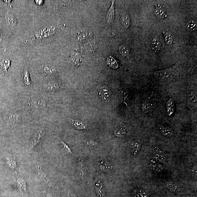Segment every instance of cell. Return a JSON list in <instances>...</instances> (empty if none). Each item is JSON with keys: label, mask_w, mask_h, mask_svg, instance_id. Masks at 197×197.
<instances>
[{"label": "cell", "mask_w": 197, "mask_h": 197, "mask_svg": "<svg viewBox=\"0 0 197 197\" xmlns=\"http://www.w3.org/2000/svg\"><path fill=\"white\" fill-rule=\"evenodd\" d=\"M57 29V27L54 26L42 28L36 31L28 40L26 41L25 44H34L49 39L55 33Z\"/></svg>", "instance_id": "1"}, {"label": "cell", "mask_w": 197, "mask_h": 197, "mask_svg": "<svg viewBox=\"0 0 197 197\" xmlns=\"http://www.w3.org/2000/svg\"><path fill=\"white\" fill-rule=\"evenodd\" d=\"M178 65V62L173 67L164 70L156 71L154 72V75L163 82H169L172 80L173 76L175 73Z\"/></svg>", "instance_id": "2"}, {"label": "cell", "mask_w": 197, "mask_h": 197, "mask_svg": "<svg viewBox=\"0 0 197 197\" xmlns=\"http://www.w3.org/2000/svg\"><path fill=\"white\" fill-rule=\"evenodd\" d=\"M28 105L31 108L39 110L47 107L45 100L42 99L31 97L28 99Z\"/></svg>", "instance_id": "3"}, {"label": "cell", "mask_w": 197, "mask_h": 197, "mask_svg": "<svg viewBox=\"0 0 197 197\" xmlns=\"http://www.w3.org/2000/svg\"><path fill=\"white\" fill-rule=\"evenodd\" d=\"M44 130L41 129L38 131L34 135L31 140L29 145V150H31L40 142L44 135Z\"/></svg>", "instance_id": "4"}, {"label": "cell", "mask_w": 197, "mask_h": 197, "mask_svg": "<svg viewBox=\"0 0 197 197\" xmlns=\"http://www.w3.org/2000/svg\"><path fill=\"white\" fill-rule=\"evenodd\" d=\"M99 95L102 100L105 102H110L112 99V92L106 87H102L99 89Z\"/></svg>", "instance_id": "5"}, {"label": "cell", "mask_w": 197, "mask_h": 197, "mask_svg": "<svg viewBox=\"0 0 197 197\" xmlns=\"http://www.w3.org/2000/svg\"><path fill=\"white\" fill-rule=\"evenodd\" d=\"M187 104L190 110H193L197 107V94L195 91H192L188 94Z\"/></svg>", "instance_id": "6"}, {"label": "cell", "mask_w": 197, "mask_h": 197, "mask_svg": "<svg viewBox=\"0 0 197 197\" xmlns=\"http://www.w3.org/2000/svg\"><path fill=\"white\" fill-rule=\"evenodd\" d=\"M18 187L20 190L23 196L28 197L27 186L25 180L21 178H18L17 180Z\"/></svg>", "instance_id": "7"}, {"label": "cell", "mask_w": 197, "mask_h": 197, "mask_svg": "<svg viewBox=\"0 0 197 197\" xmlns=\"http://www.w3.org/2000/svg\"><path fill=\"white\" fill-rule=\"evenodd\" d=\"M99 165L101 169L105 172L112 173L114 170V168L108 162L105 160L101 159L98 162Z\"/></svg>", "instance_id": "8"}, {"label": "cell", "mask_w": 197, "mask_h": 197, "mask_svg": "<svg viewBox=\"0 0 197 197\" xmlns=\"http://www.w3.org/2000/svg\"><path fill=\"white\" fill-rule=\"evenodd\" d=\"M154 14L157 17L161 19L167 17V13L164 8L160 5H157L154 10Z\"/></svg>", "instance_id": "9"}, {"label": "cell", "mask_w": 197, "mask_h": 197, "mask_svg": "<svg viewBox=\"0 0 197 197\" xmlns=\"http://www.w3.org/2000/svg\"><path fill=\"white\" fill-rule=\"evenodd\" d=\"M10 59H2L0 62V69L1 72L3 74H4L7 72L10 65Z\"/></svg>", "instance_id": "10"}, {"label": "cell", "mask_w": 197, "mask_h": 197, "mask_svg": "<svg viewBox=\"0 0 197 197\" xmlns=\"http://www.w3.org/2000/svg\"><path fill=\"white\" fill-rule=\"evenodd\" d=\"M6 160L7 165L11 169L15 170L17 168V163L15 159L12 155L9 154L6 156Z\"/></svg>", "instance_id": "11"}, {"label": "cell", "mask_w": 197, "mask_h": 197, "mask_svg": "<svg viewBox=\"0 0 197 197\" xmlns=\"http://www.w3.org/2000/svg\"><path fill=\"white\" fill-rule=\"evenodd\" d=\"M40 70L41 73L44 75H50L55 73L56 69L54 68L51 67L47 65H43L40 66Z\"/></svg>", "instance_id": "12"}, {"label": "cell", "mask_w": 197, "mask_h": 197, "mask_svg": "<svg viewBox=\"0 0 197 197\" xmlns=\"http://www.w3.org/2000/svg\"><path fill=\"white\" fill-rule=\"evenodd\" d=\"M22 80L25 86L28 88L31 85V82L30 77L29 71L26 68H25L23 69L22 72Z\"/></svg>", "instance_id": "13"}, {"label": "cell", "mask_w": 197, "mask_h": 197, "mask_svg": "<svg viewBox=\"0 0 197 197\" xmlns=\"http://www.w3.org/2000/svg\"><path fill=\"white\" fill-rule=\"evenodd\" d=\"M5 19L8 24L12 27H14L17 25V20L12 13L10 12L6 13Z\"/></svg>", "instance_id": "14"}, {"label": "cell", "mask_w": 197, "mask_h": 197, "mask_svg": "<svg viewBox=\"0 0 197 197\" xmlns=\"http://www.w3.org/2000/svg\"><path fill=\"white\" fill-rule=\"evenodd\" d=\"M114 3L115 1H112V4L109 9L107 16V23L109 25H111L113 23L114 19Z\"/></svg>", "instance_id": "15"}, {"label": "cell", "mask_w": 197, "mask_h": 197, "mask_svg": "<svg viewBox=\"0 0 197 197\" xmlns=\"http://www.w3.org/2000/svg\"><path fill=\"white\" fill-rule=\"evenodd\" d=\"M158 128L160 133L164 136L170 137L172 135L173 132L171 129L168 127L161 125H159Z\"/></svg>", "instance_id": "16"}, {"label": "cell", "mask_w": 197, "mask_h": 197, "mask_svg": "<svg viewBox=\"0 0 197 197\" xmlns=\"http://www.w3.org/2000/svg\"><path fill=\"white\" fill-rule=\"evenodd\" d=\"M78 171L81 178L83 179L86 172V168L83 160L79 159L77 163Z\"/></svg>", "instance_id": "17"}, {"label": "cell", "mask_w": 197, "mask_h": 197, "mask_svg": "<svg viewBox=\"0 0 197 197\" xmlns=\"http://www.w3.org/2000/svg\"><path fill=\"white\" fill-rule=\"evenodd\" d=\"M10 122L12 124L22 123L25 122L24 117L19 114H14L11 115L9 117Z\"/></svg>", "instance_id": "18"}, {"label": "cell", "mask_w": 197, "mask_h": 197, "mask_svg": "<svg viewBox=\"0 0 197 197\" xmlns=\"http://www.w3.org/2000/svg\"><path fill=\"white\" fill-rule=\"evenodd\" d=\"M69 121L72 124L73 126L74 127V128L77 129L83 130L87 129V127L85 126L84 124L80 121L70 119L69 120Z\"/></svg>", "instance_id": "19"}, {"label": "cell", "mask_w": 197, "mask_h": 197, "mask_svg": "<svg viewBox=\"0 0 197 197\" xmlns=\"http://www.w3.org/2000/svg\"><path fill=\"white\" fill-rule=\"evenodd\" d=\"M152 49L155 52H159L161 45L159 40L157 37H154L152 41Z\"/></svg>", "instance_id": "20"}, {"label": "cell", "mask_w": 197, "mask_h": 197, "mask_svg": "<svg viewBox=\"0 0 197 197\" xmlns=\"http://www.w3.org/2000/svg\"><path fill=\"white\" fill-rule=\"evenodd\" d=\"M120 22L122 26L125 29H127L130 27L131 24L130 20L129 17L127 15H125L122 16Z\"/></svg>", "instance_id": "21"}, {"label": "cell", "mask_w": 197, "mask_h": 197, "mask_svg": "<svg viewBox=\"0 0 197 197\" xmlns=\"http://www.w3.org/2000/svg\"><path fill=\"white\" fill-rule=\"evenodd\" d=\"M60 84H59L49 83L44 86V89L46 90L52 91L57 89L61 87Z\"/></svg>", "instance_id": "22"}, {"label": "cell", "mask_w": 197, "mask_h": 197, "mask_svg": "<svg viewBox=\"0 0 197 197\" xmlns=\"http://www.w3.org/2000/svg\"><path fill=\"white\" fill-rule=\"evenodd\" d=\"M114 133L117 137H123L126 135V131L123 127H117L114 131Z\"/></svg>", "instance_id": "23"}, {"label": "cell", "mask_w": 197, "mask_h": 197, "mask_svg": "<svg viewBox=\"0 0 197 197\" xmlns=\"http://www.w3.org/2000/svg\"><path fill=\"white\" fill-rule=\"evenodd\" d=\"M187 29L189 30L194 31L197 29V24L196 22L193 20L188 21L187 24Z\"/></svg>", "instance_id": "24"}, {"label": "cell", "mask_w": 197, "mask_h": 197, "mask_svg": "<svg viewBox=\"0 0 197 197\" xmlns=\"http://www.w3.org/2000/svg\"><path fill=\"white\" fill-rule=\"evenodd\" d=\"M167 112L169 115H171L174 112V103L173 99H170L167 104Z\"/></svg>", "instance_id": "25"}, {"label": "cell", "mask_w": 197, "mask_h": 197, "mask_svg": "<svg viewBox=\"0 0 197 197\" xmlns=\"http://www.w3.org/2000/svg\"><path fill=\"white\" fill-rule=\"evenodd\" d=\"M107 62L110 67L116 69L118 67V65L116 61L112 57L108 58Z\"/></svg>", "instance_id": "26"}, {"label": "cell", "mask_w": 197, "mask_h": 197, "mask_svg": "<svg viewBox=\"0 0 197 197\" xmlns=\"http://www.w3.org/2000/svg\"><path fill=\"white\" fill-rule=\"evenodd\" d=\"M119 51L122 55L124 56H128L130 52L128 48L124 45H122L120 46Z\"/></svg>", "instance_id": "27"}, {"label": "cell", "mask_w": 197, "mask_h": 197, "mask_svg": "<svg viewBox=\"0 0 197 197\" xmlns=\"http://www.w3.org/2000/svg\"><path fill=\"white\" fill-rule=\"evenodd\" d=\"M150 105L149 103L145 102L143 103L142 105V110L144 113H147L149 112L150 109Z\"/></svg>", "instance_id": "28"}, {"label": "cell", "mask_w": 197, "mask_h": 197, "mask_svg": "<svg viewBox=\"0 0 197 197\" xmlns=\"http://www.w3.org/2000/svg\"><path fill=\"white\" fill-rule=\"evenodd\" d=\"M141 145V142L138 140L132 142V146L133 148L135 151L137 152L140 150Z\"/></svg>", "instance_id": "29"}, {"label": "cell", "mask_w": 197, "mask_h": 197, "mask_svg": "<svg viewBox=\"0 0 197 197\" xmlns=\"http://www.w3.org/2000/svg\"><path fill=\"white\" fill-rule=\"evenodd\" d=\"M155 155L159 159L163 160H164V155L162 152L158 148H155Z\"/></svg>", "instance_id": "30"}, {"label": "cell", "mask_w": 197, "mask_h": 197, "mask_svg": "<svg viewBox=\"0 0 197 197\" xmlns=\"http://www.w3.org/2000/svg\"><path fill=\"white\" fill-rule=\"evenodd\" d=\"M165 41L168 45H171L173 43V38L172 36L170 34H168L165 36Z\"/></svg>", "instance_id": "31"}, {"label": "cell", "mask_w": 197, "mask_h": 197, "mask_svg": "<svg viewBox=\"0 0 197 197\" xmlns=\"http://www.w3.org/2000/svg\"><path fill=\"white\" fill-rule=\"evenodd\" d=\"M62 143L63 148L65 149L66 151L68 152V153L72 154V155H74V154L73 153L72 150H71V148L67 144H66L65 142L62 141Z\"/></svg>", "instance_id": "32"}, {"label": "cell", "mask_w": 197, "mask_h": 197, "mask_svg": "<svg viewBox=\"0 0 197 197\" xmlns=\"http://www.w3.org/2000/svg\"><path fill=\"white\" fill-rule=\"evenodd\" d=\"M99 183H96L95 189L97 193V196H98V197H102V193L101 191V190L102 186V185H100V187H99Z\"/></svg>", "instance_id": "33"}, {"label": "cell", "mask_w": 197, "mask_h": 197, "mask_svg": "<svg viewBox=\"0 0 197 197\" xmlns=\"http://www.w3.org/2000/svg\"><path fill=\"white\" fill-rule=\"evenodd\" d=\"M39 175H40L41 177L42 178V179L44 180L45 182L47 183L48 184H49L50 183V181L49 178H48L46 176L44 173L41 172L39 170Z\"/></svg>", "instance_id": "34"}, {"label": "cell", "mask_w": 197, "mask_h": 197, "mask_svg": "<svg viewBox=\"0 0 197 197\" xmlns=\"http://www.w3.org/2000/svg\"><path fill=\"white\" fill-rule=\"evenodd\" d=\"M85 143L88 146H94L97 145L98 143L97 142L94 141H93L89 140L85 142Z\"/></svg>", "instance_id": "35"}, {"label": "cell", "mask_w": 197, "mask_h": 197, "mask_svg": "<svg viewBox=\"0 0 197 197\" xmlns=\"http://www.w3.org/2000/svg\"><path fill=\"white\" fill-rule=\"evenodd\" d=\"M167 187L169 190L172 192H175L177 189V186L175 185L168 184L167 185Z\"/></svg>", "instance_id": "36"}, {"label": "cell", "mask_w": 197, "mask_h": 197, "mask_svg": "<svg viewBox=\"0 0 197 197\" xmlns=\"http://www.w3.org/2000/svg\"><path fill=\"white\" fill-rule=\"evenodd\" d=\"M35 2L38 5L41 6H42L43 4H44V1L43 0H39V1L36 0V1H35Z\"/></svg>", "instance_id": "37"}, {"label": "cell", "mask_w": 197, "mask_h": 197, "mask_svg": "<svg viewBox=\"0 0 197 197\" xmlns=\"http://www.w3.org/2000/svg\"><path fill=\"white\" fill-rule=\"evenodd\" d=\"M3 39L2 34L1 33V31L0 30V43H1V41H2Z\"/></svg>", "instance_id": "38"}, {"label": "cell", "mask_w": 197, "mask_h": 197, "mask_svg": "<svg viewBox=\"0 0 197 197\" xmlns=\"http://www.w3.org/2000/svg\"><path fill=\"white\" fill-rule=\"evenodd\" d=\"M44 196H45V197H52V196H50V195L47 194V193H44Z\"/></svg>", "instance_id": "39"}]
</instances>
